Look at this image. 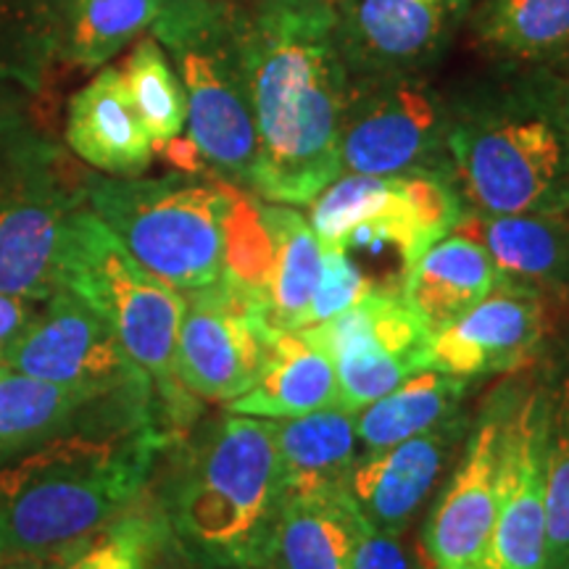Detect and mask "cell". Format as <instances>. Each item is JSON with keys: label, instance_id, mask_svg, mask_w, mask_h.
I'll list each match as a JSON object with an SVG mask.
<instances>
[{"label": "cell", "instance_id": "obj_13", "mask_svg": "<svg viewBox=\"0 0 569 569\" xmlns=\"http://www.w3.org/2000/svg\"><path fill=\"white\" fill-rule=\"evenodd\" d=\"M3 359L11 372L34 380L148 398L159 407L151 377L130 359L111 325L63 284L42 301L38 319Z\"/></svg>", "mask_w": 569, "mask_h": 569}, {"label": "cell", "instance_id": "obj_16", "mask_svg": "<svg viewBox=\"0 0 569 569\" xmlns=\"http://www.w3.org/2000/svg\"><path fill=\"white\" fill-rule=\"evenodd\" d=\"M472 9L475 0H343L336 13L348 74H427Z\"/></svg>", "mask_w": 569, "mask_h": 569}, {"label": "cell", "instance_id": "obj_30", "mask_svg": "<svg viewBox=\"0 0 569 569\" xmlns=\"http://www.w3.org/2000/svg\"><path fill=\"white\" fill-rule=\"evenodd\" d=\"M163 0H59L61 61L103 69L122 48L151 30Z\"/></svg>", "mask_w": 569, "mask_h": 569}, {"label": "cell", "instance_id": "obj_34", "mask_svg": "<svg viewBox=\"0 0 569 569\" xmlns=\"http://www.w3.org/2000/svg\"><path fill=\"white\" fill-rule=\"evenodd\" d=\"M375 288H380V284L369 280V274L356 264L348 248L322 246V272H319L315 296L306 306L298 330L327 322V319L346 311L348 306L359 303Z\"/></svg>", "mask_w": 569, "mask_h": 569}, {"label": "cell", "instance_id": "obj_27", "mask_svg": "<svg viewBox=\"0 0 569 569\" xmlns=\"http://www.w3.org/2000/svg\"><path fill=\"white\" fill-rule=\"evenodd\" d=\"M259 213L269 238L264 277L269 325L274 330H298L322 272V243L296 206L261 201Z\"/></svg>", "mask_w": 569, "mask_h": 569}, {"label": "cell", "instance_id": "obj_23", "mask_svg": "<svg viewBox=\"0 0 569 569\" xmlns=\"http://www.w3.org/2000/svg\"><path fill=\"white\" fill-rule=\"evenodd\" d=\"M338 407H343V396L330 356L298 330H277L259 380L243 396L224 403L234 415L261 419H293Z\"/></svg>", "mask_w": 569, "mask_h": 569}, {"label": "cell", "instance_id": "obj_7", "mask_svg": "<svg viewBox=\"0 0 569 569\" xmlns=\"http://www.w3.org/2000/svg\"><path fill=\"white\" fill-rule=\"evenodd\" d=\"M151 32L188 98V140L213 174L251 193L259 146L246 77V6L163 0Z\"/></svg>", "mask_w": 569, "mask_h": 569}, {"label": "cell", "instance_id": "obj_3", "mask_svg": "<svg viewBox=\"0 0 569 569\" xmlns=\"http://www.w3.org/2000/svg\"><path fill=\"white\" fill-rule=\"evenodd\" d=\"M88 206L148 272L193 293L234 274L264 296L269 238L259 198L213 172L84 180Z\"/></svg>", "mask_w": 569, "mask_h": 569}, {"label": "cell", "instance_id": "obj_6", "mask_svg": "<svg viewBox=\"0 0 569 569\" xmlns=\"http://www.w3.org/2000/svg\"><path fill=\"white\" fill-rule=\"evenodd\" d=\"M59 284L92 306L134 365L151 377L163 427L174 436L193 427L203 401L177 377L184 296L148 272L88 203L69 222Z\"/></svg>", "mask_w": 569, "mask_h": 569}, {"label": "cell", "instance_id": "obj_8", "mask_svg": "<svg viewBox=\"0 0 569 569\" xmlns=\"http://www.w3.org/2000/svg\"><path fill=\"white\" fill-rule=\"evenodd\" d=\"M69 148L24 98H0V290L46 301L59 288L69 222L88 203Z\"/></svg>", "mask_w": 569, "mask_h": 569}, {"label": "cell", "instance_id": "obj_17", "mask_svg": "<svg viewBox=\"0 0 569 569\" xmlns=\"http://www.w3.org/2000/svg\"><path fill=\"white\" fill-rule=\"evenodd\" d=\"M551 306L557 301L536 290L496 284L493 293L432 338L430 367L472 382L528 372L553 340Z\"/></svg>", "mask_w": 569, "mask_h": 569}, {"label": "cell", "instance_id": "obj_2", "mask_svg": "<svg viewBox=\"0 0 569 569\" xmlns=\"http://www.w3.org/2000/svg\"><path fill=\"white\" fill-rule=\"evenodd\" d=\"M177 443L159 422L80 427L0 457V561H42L138 501Z\"/></svg>", "mask_w": 569, "mask_h": 569}, {"label": "cell", "instance_id": "obj_32", "mask_svg": "<svg viewBox=\"0 0 569 569\" xmlns=\"http://www.w3.org/2000/svg\"><path fill=\"white\" fill-rule=\"evenodd\" d=\"M169 528L159 509H127L46 559V569H151Z\"/></svg>", "mask_w": 569, "mask_h": 569}, {"label": "cell", "instance_id": "obj_35", "mask_svg": "<svg viewBox=\"0 0 569 569\" xmlns=\"http://www.w3.org/2000/svg\"><path fill=\"white\" fill-rule=\"evenodd\" d=\"M353 569H417L415 557L398 536L361 528L353 551Z\"/></svg>", "mask_w": 569, "mask_h": 569}, {"label": "cell", "instance_id": "obj_22", "mask_svg": "<svg viewBox=\"0 0 569 569\" xmlns=\"http://www.w3.org/2000/svg\"><path fill=\"white\" fill-rule=\"evenodd\" d=\"M284 501L340 493L359 459L356 411L343 407L272 419Z\"/></svg>", "mask_w": 569, "mask_h": 569}, {"label": "cell", "instance_id": "obj_28", "mask_svg": "<svg viewBox=\"0 0 569 569\" xmlns=\"http://www.w3.org/2000/svg\"><path fill=\"white\" fill-rule=\"evenodd\" d=\"M543 382L546 569H569V327L538 365Z\"/></svg>", "mask_w": 569, "mask_h": 569}, {"label": "cell", "instance_id": "obj_36", "mask_svg": "<svg viewBox=\"0 0 569 569\" xmlns=\"http://www.w3.org/2000/svg\"><path fill=\"white\" fill-rule=\"evenodd\" d=\"M40 306L42 301H34V298L0 290V356H6V351L24 336L27 327L38 319Z\"/></svg>", "mask_w": 569, "mask_h": 569}, {"label": "cell", "instance_id": "obj_5", "mask_svg": "<svg viewBox=\"0 0 569 569\" xmlns=\"http://www.w3.org/2000/svg\"><path fill=\"white\" fill-rule=\"evenodd\" d=\"M448 161L465 211L569 213V134L543 69L451 101Z\"/></svg>", "mask_w": 569, "mask_h": 569}, {"label": "cell", "instance_id": "obj_12", "mask_svg": "<svg viewBox=\"0 0 569 569\" xmlns=\"http://www.w3.org/2000/svg\"><path fill=\"white\" fill-rule=\"evenodd\" d=\"M330 356L343 407L359 411L430 367L432 336L401 288H375L327 322L298 330Z\"/></svg>", "mask_w": 569, "mask_h": 569}, {"label": "cell", "instance_id": "obj_39", "mask_svg": "<svg viewBox=\"0 0 569 569\" xmlns=\"http://www.w3.org/2000/svg\"><path fill=\"white\" fill-rule=\"evenodd\" d=\"M9 372H11V367L6 365V359H3V356H0V377H3V375H9Z\"/></svg>", "mask_w": 569, "mask_h": 569}, {"label": "cell", "instance_id": "obj_26", "mask_svg": "<svg viewBox=\"0 0 569 569\" xmlns=\"http://www.w3.org/2000/svg\"><path fill=\"white\" fill-rule=\"evenodd\" d=\"M475 382L427 367L396 390L356 411V440L361 453H375L409 440L448 419L465 415Z\"/></svg>", "mask_w": 569, "mask_h": 569}, {"label": "cell", "instance_id": "obj_38", "mask_svg": "<svg viewBox=\"0 0 569 569\" xmlns=\"http://www.w3.org/2000/svg\"><path fill=\"white\" fill-rule=\"evenodd\" d=\"M0 569H42L38 561H6Z\"/></svg>", "mask_w": 569, "mask_h": 569}, {"label": "cell", "instance_id": "obj_24", "mask_svg": "<svg viewBox=\"0 0 569 569\" xmlns=\"http://www.w3.org/2000/svg\"><path fill=\"white\" fill-rule=\"evenodd\" d=\"M498 274L486 248L465 234H446L403 277L401 296L432 338L496 290Z\"/></svg>", "mask_w": 569, "mask_h": 569}, {"label": "cell", "instance_id": "obj_9", "mask_svg": "<svg viewBox=\"0 0 569 569\" xmlns=\"http://www.w3.org/2000/svg\"><path fill=\"white\" fill-rule=\"evenodd\" d=\"M309 206L319 243L393 251L401 280L465 217L453 177L443 172L340 174Z\"/></svg>", "mask_w": 569, "mask_h": 569}, {"label": "cell", "instance_id": "obj_19", "mask_svg": "<svg viewBox=\"0 0 569 569\" xmlns=\"http://www.w3.org/2000/svg\"><path fill=\"white\" fill-rule=\"evenodd\" d=\"M142 422L163 425L148 398L56 386L19 372L0 377V457L80 427Z\"/></svg>", "mask_w": 569, "mask_h": 569}, {"label": "cell", "instance_id": "obj_42", "mask_svg": "<svg viewBox=\"0 0 569 569\" xmlns=\"http://www.w3.org/2000/svg\"><path fill=\"white\" fill-rule=\"evenodd\" d=\"M325 3H332V6H338V3H343V0H325Z\"/></svg>", "mask_w": 569, "mask_h": 569}, {"label": "cell", "instance_id": "obj_37", "mask_svg": "<svg viewBox=\"0 0 569 569\" xmlns=\"http://www.w3.org/2000/svg\"><path fill=\"white\" fill-rule=\"evenodd\" d=\"M543 71H546V84H549L553 109H557L561 124H565V130L569 134V61Z\"/></svg>", "mask_w": 569, "mask_h": 569}, {"label": "cell", "instance_id": "obj_25", "mask_svg": "<svg viewBox=\"0 0 569 569\" xmlns=\"http://www.w3.org/2000/svg\"><path fill=\"white\" fill-rule=\"evenodd\" d=\"M467 21L482 51L511 69L569 61V0H482Z\"/></svg>", "mask_w": 569, "mask_h": 569}, {"label": "cell", "instance_id": "obj_15", "mask_svg": "<svg viewBox=\"0 0 569 569\" xmlns=\"http://www.w3.org/2000/svg\"><path fill=\"white\" fill-rule=\"evenodd\" d=\"M509 382L498 386L469 422L451 478L427 515L417 543V569H478L496 519V480Z\"/></svg>", "mask_w": 569, "mask_h": 569}, {"label": "cell", "instance_id": "obj_18", "mask_svg": "<svg viewBox=\"0 0 569 569\" xmlns=\"http://www.w3.org/2000/svg\"><path fill=\"white\" fill-rule=\"evenodd\" d=\"M469 417H453L432 430L375 453H359L346 478V496L367 528L398 536L438 488L448 461L459 457Z\"/></svg>", "mask_w": 569, "mask_h": 569}, {"label": "cell", "instance_id": "obj_20", "mask_svg": "<svg viewBox=\"0 0 569 569\" xmlns=\"http://www.w3.org/2000/svg\"><path fill=\"white\" fill-rule=\"evenodd\" d=\"M453 232L486 248L498 284L569 303V213L465 211Z\"/></svg>", "mask_w": 569, "mask_h": 569}, {"label": "cell", "instance_id": "obj_1", "mask_svg": "<svg viewBox=\"0 0 569 569\" xmlns=\"http://www.w3.org/2000/svg\"><path fill=\"white\" fill-rule=\"evenodd\" d=\"M246 77L259 146L251 193L309 206L340 177V117L351 74L338 46L336 6L248 3Z\"/></svg>", "mask_w": 569, "mask_h": 569}, {"label": "cell", "instance_id": "obj_31", "mask_svg": "<svg viewBox=\"0 0 569 569\" xmlns=\"http://www.w3.org/2000/svg\"><path fill=\"white\" fill-rule=\"evenodd\" d=\"M61 61L59 0H0V84L40 92Z\"/></svg>", "mask_w": 569, "mask_h": 569}, {"label": "cell", "instance_id": "obj_29", "mask_svg": "<svg viewBox=\"0 0 569 569\" xmlns=\"http://www.w3.org/2000/svg\"><path fill=\"white\" fill-rule=\"evenodd\" d=\"M365 519L346 490L284 501L277 528L272 569H353V551Z\"/></svg>", "mask_w": 569, "mask_h": 569}, {"label": "cell", "instance_id": "obj_41", "mask_svg": "<svg viewBox=\"0 0 569 569\" xmlns=\"http://www.w3.org/2000/svg\"><path fill=\"white\" fill-rule=\"evenodd\" d=\"M246 569H272V565H261V567H246Z\"/></svg>", "mask_w": 569, "mask_h": 569}, {"label": "cell", "instance_id": "obj_33", "mask_svg": "<svg viewBox=\"0 0 569 569\" xmlns=\"http://www.w3.org/2000/svg\"><path fill=\"white\" fill-rule=\"evenodd\" d=\"M122 80L153 146L180 138L188 124V98L172 59L153 34L134 42L122 67Z\"/></svg>", "mask_w": 569, "mask_h": 569}, {"label": "cell", "instance_id": "obj_14", "mask_svg": "<svg viewBox=\"0 0 569 569\" xmlns=\"http://www.w3.org/2000/svg\"><path fill=\"white\" fill-rule=\"evenodd\" d=\"M478 569H546L543 382L538 367L509 382L496 519Z\"/></svg>", "mask_w": 569, "mask_h": 569}, {"label": "cell", "instance_id": "obj_10", "mask_svg": "<svg viewBox=\"0 0 569 569\" xmlns=\"http://www.w3.org/2000/svg\"><path fill=\"white\" fill-rule=\"evenodd\" d=\"M451 98L427 74L351 77L340 117V174H451Z\"/></svg>", "mask_w": 569, "mask_h": 569}, {"label": "cell", "instance_id": "obj_4", "mask_svg": "<svg viewBox=\"0 0 569 569\" xmlns=\"http://www.w3.org/2000/svg\"><path fill=\"white\" fill-rule=\"evenodd\" d=\"M282 509L274 422L234 411L182 446L159 507L169 540L198 569L269 565Z\"/></svg>", "mask_w": 569, "mask_h": 569}, {"label": "cell", "instance_id": "obj_43", "mask_svg": "<svg viewBox=\"0 0 569 569\" xmlns=\"http://www.w3.org/2000/svg\"><path fill=\"white\" fill-rule=\"evenodd\" d=\"M0 565H3V561H0Z\"/></svg>", "mask_w": 569, "mask_h": 569}, {"label": "cell", "instance_id": "obj_21", "mask_svg": "<svg viewBox=\"0 0 569 569\" xmlns=\"http://www.w3.org/2000/svg\"><path fill=\"white\" fill-rule=\"evenodd\" d=\"M63 140L71 156L109 177H138L151 167L156 153L117 67H103L74 92Z\"/></svg>", "mask_w": 569, "mask_h": 569}, {"label": "cell", "instance_id": "obj_40", "mask_svg": "<svg viewBox=\"0 0 569 569\" xmlns=\"http://www.w3.org/2000/svg\"><path fill=\"white\" fill-rule=\"evenodd\" d=\"M248 3H277V0H248Z\"/></svg>", "mask_w": 569, "mask_h": 569}, {"label": "cell", "instance_id": "obj_11", "mask_svg": "<svg viewBox=\"0 0 569 569\" xmlns=\"http://www.w3.org/2000/svg\"><path fill=\"white\" fill-rule=\"evenodd\" d=\"M184 296L177 336V377L196 398L230 403L259 380L274 327L256 284L224 274Z\"/></svg>", "mask_w": 569, "mask_h": 569}]
</instances>
